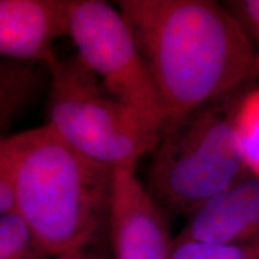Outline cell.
Segmentation results:
<instances>
[{
    "label": "cell",
    "instance_id": "obj_3",
    "mask_svg": "<svg viewBox=\"0 0 259 259\" xmlns=\"http://www.w3.org/2000/svg\"><path fill=\"white\" fill-rule=\"evenodd\" d=\"M241 95L239 89L204 103L164 130L145 187L167 219L186 218L250 174L234 131Z\"/></svg>",
    "mask_w": 259,
    "mask_h": 259
},
{
    "label": "cell",
    "instance_id": "obj_10",
    "mask_svg": "<svg viewBox=\"0 0 259 259\" xmlns=\"http://www.w3.org/2000/svg\"><path fill=\"white\" fill-rule=\"evenodd\" d=\"M234 131L246 169L259 178V89L242 93L236 107Z\"/></svg>",
    "mask_w": 259,
    "mask_h": 259
},
{
    "label": "cell",
    "instance_id": "obj_7",
    "mask_svg": "<svg viewBox=\"0 0 259 259\" xmlns=\"http://www.w3.org/2000/svg\"><path fill=\"white\" fill-rule=\"evenodd\" d=\"M70 8L67 0H0V58L47 63L69 34Z\"/></svg>",
    "mask_w": 259,
    "mask_h": 259
},
{
    "label": "cell",
    "instance_id": "obj_6",
    "mask_svg": "<svg viewBox=\"0 0 259 259\" xmlns=\"http://www.w3.org/2000/svg\"><path fill=\"white\" fill-rule=\"evenodd\" d=\"M107 228L114 259H168L174 239L167 216L139 181L136 167L113 169Z\"/></svg>",
    "mask_w": 259,
    "mask_h": 259
},
{
    "label": "cell",
    "instance_id": "obj_9",
    "mask_svg": "<svg viewBox=\"0 0 259 259\" xmlns=\"http://www.w3.org/2000/svg\"><path fill=\"white\" fill-rule=\"evenodd\" d=\"M50 88L45 61L0 59V137Z\"/></svg>",
    "mask_w": 259,
    "mask_h": 259
},
{
    "label": "cell",
    "instance_id": "obj_8",
    "mask_svg": "<svg viewBox=\"0 0 259 259\" xmlns=\"http://www.w3.org/2000/svg\"><path fill=\"white\" fill-rule=\"evenodd\" d=\"M178 238L238 244L259 240V178L248 174L186 216Z\"/></svg>",
    "mask_w": 259,
    "mask_h": 259
},
{
    "label": "cell",
    "instance_id": "obj_4",
    "mask_svg": "<svg viewBox=\"0 0 259 259\" xmlns=\"http://www.w3.org/2000/svg\"><path fill=\"white\" fill-rule=\"evenodd\" d=\"M47 65V125L64 141L113 169L154 153L162 132L112 96L78 58L54 54Z\"/></svg>",
    "mask_w": 259,
    "mask_h": 259
},
{
    "label": "cell",
    "instance_id": "obj_13",
    "mask_svg": "<svg viewBox=\"0 0 259 259\" xmlns=\"http://www.w3.org/2000/svg\"><path fill=\"white\" fill-rule=\"evenodd\" d=\"M226 8L238 19L242 28H248L259 38V0L227 2Z\"/></svg>",
    "mask_w": 259,
    "mask_h": 259
},
{
    "label": "cell",
    "instance_id": "obj_16",
    "mask_svg": "<svg viewBox=\"0 0 259 259\" xmlns=\"http://www.w3.org/2000/svg\"><path fill=\"white\" fill-rule=\"evenodd\" d=\"M258 40H259V38H258Z\"/></svg>",
    "mask_w": 259,
    "mask_h": 259
},
{
    "label": "cell",
    "instance_id": "obj_5",
    "mask_svg": "<svg viewBox=\"0 0 259 259\" xmlns=\"http://www.w3.org/2000/svg\"><path fill=\"white\" fill-rule=\"evenodd\" d=\"M69 36L77 58L116 100L163 135L166 114L157 88L118 6L71 0Z\"/></svg>",
    "mask_w": 259,
    "mask_h": 259
},
{
    "label": "cell",
    "instance_id": "obj_15",
    "mask_svg": "<svg viewBox=\"0 0 259 259\" xmlns=\"http://www.w3.org/2000/svg\"><path fill=\"white\" fill-rule=\"evenodd\" d=\"M48 259H87V255L83 251H72L69 252V253H64L60 255H57V257L48 258Z\"/></svg>",
    "mask_w": 259,
    "mask_h": 259
},
{
    "label": "cell",
    "instance_id": "obj_11",
    "mask_svg": "<svg viewBox=\"0 0 259 259\" xmlns=\"http://www.w3.org/2000/svg\"><path fill=\"white\" fill-rule=\"evenodd\" d=\"M168 259H259V240L213 244L176 236Z\"/></svg>",
    "mask_w": 259,
    "mask_h": 259
},
{
    "label": "cell",
    "instance_id": "obj_2",
    "mask_svg": "<svg viewBox=\"0 0 259 259\" xmlns=\"http://www.w3.org/2000/svg\"><path fill=\"white\" fill-rule=\"evenodd\" d=\"M14 210L30 229L37 259L83 251L107 225L113 168L64 141L51 126L3 138Z\"/></svg>",
    "mask_w": 259,
    "mask_h": 259
},
{
    "label": "cell",
    "instance_id": "obj_1",
    "mask_svg": "<svg viewBox=\"0 0 259 259\" xmlns=\"http://www.w3.org/2000/svg\"><path fill=\"white\" fill-rule=\"evenodd\" d=\"M116 5L153 76L164 130L204 103L259 79V54L226 5L211 0H121Z\"/></svg>",
    "mask_w": 259,
    "mask_h": 259
},
{
    "label": "cell",
    "instance_id": "obj_12",
    "mask_svg": "<svg viewBox=\"0 0 259 259\" xmlns=\"http://www.w3.org/2000/svg\"><path fill=\"white\" fill-rule=\"evenodd\" d=\"M0 259H37L30 229L15 210L0 215Z\"/></svg>",
    "mask_w": 259,
    "mask_h": 259
},
{
    "label": "cell",
    "instance_id": "obj_14",
    "mask_svg": "<svg viewBox=\"0 0 259 259\" xmlns=\"http://www.w3.org/2000/svg\"><path fill=\"white\" fill-rule=\"evenodd\" d=\"M3 138L0 137V215L14 210V192Z\"/></svg>",
    "mask_w": 259,
    "mask_h": 259
}]
</instances>
